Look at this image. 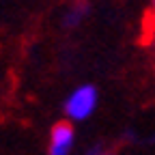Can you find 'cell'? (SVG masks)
<instances>
[{
	"label": "cell",
	"mask_w": 155,
	"mask_h": 155,
	"mask_svg": "<svg viewBox=\"0 0 155 155\" xmlns=\"http://www.w3.org/2000/svg\"><path fill=\"white\" fill-rule=\"evenodd\" d=\"M97 106H99V93L93 84H80L75 86L63 104L65 119L69 123H82L95 114Z\"/></svg>",
	"instance_id": "cell-1"
},
{
	"label": "cell",
	"mask_w": 155,
	"mask_h": 155,
	"mask_svg": "<svg viewBox=\"0 0 155 155\" xmlns=\"http://www.w3.org/2000/svg\"><path fill=\"white\" fill-rule=\"evenodd\" d=\"M75 147V129L73 123L61 121L50 129L48 140V155H71Z\"/></svg>",
	"instance_id": "cell-2"
},
{
	"label": "cell",
	"mask_w": 155,
	"mask_h": 155,
	"mask_svg": "<svg viewBox=\"0 0 155 155\" xmlns=\"http://www.w3.org/2000/svg\"><path fill=\"white\" fill-rule=\"evenodd\" d=\"M88 11H91V5L88 2H73L69 7V11L65 13L63 17V26L65 28H75V26H80L84 22V17H88Z\"/></svg>",
	"instance_id": "cell-3"
},
{
	"label": "cell",
	"mask_w": 155,
	"mask_h": 155,
	"mask_svg": "<svg viewBox=\"0 0 155 155\" xmlns=\"http://www.w3.org/2000/svg\"><path fill=\"white\" fill-rule=\"evenodd\" d=\"M84 155H114V153H112L110 149H106L104 144H93Z\"/></svg>",
	"instance_id": "cell-4"
},
{
	"label": "cell",
	"mask_w": 155,
	"mask_h": 155,
	"mask_svg": "<svg viewBox=\"0 0 155 155\" xmlns=\"http://www.w3.org/2000/svg\"><path fill=\"white\" fill-rule=\"evenodd\" d=\"M147 41H149V45L155 50V15H153L151 24H149V30H147Z\"/></svg>",
	"instance_id": "cell-5"
},
{
	"label": "cell",
	"mask_w": 155,
	"mask_h": 155,
	"mask_svg": "<svg viewBox=\"0 0 155 155\" xmlns=\"http://www.w3.org/2000/svg\"><path fill=\"white\" fill-rule=\"evenodd\" d=\"M153 11H155V0H153Z\"/></svg>",
	"instance_id": "cell-6"
}]
</instances>
